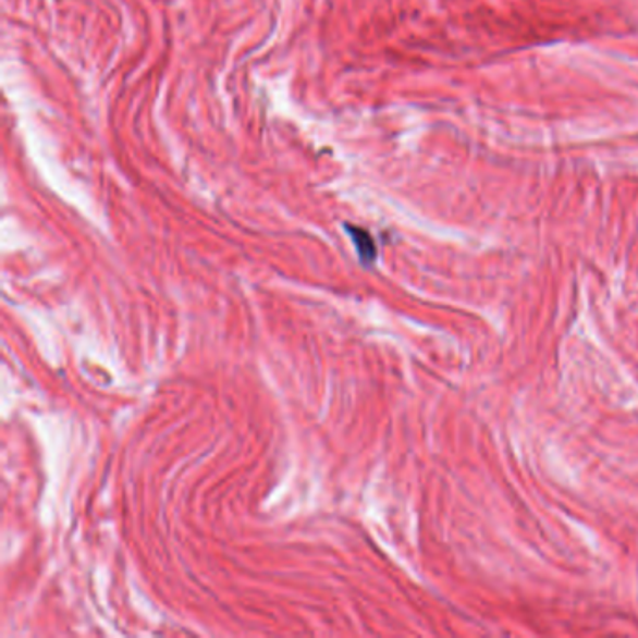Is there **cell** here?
I'll list each match as a JSON object with an SVG mask.
<instances>
[{
	"instance_id": "obj_1",
	"label": "cell",
	"mask_w": 638,
	"mask_h": 638,
	"mask_svg": "<svg viewBox=\"0 0 638 638\" xmlns=\"http://www.w3.org/2000/svg\"><path fill=\"white\" fill-rule=\"evenodd\" d=\"M346 229H348V233L353 236L354 244H356V249H358V255L361 257V260L364 262H371L377 257V247H375V242H372L369 233L364 231V229H358V226L346 225Z\"/></svg>"
}]
</instances>
